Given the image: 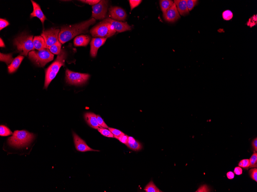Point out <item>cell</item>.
<instances>
[{
    "label": "cell",
    "mask_w": 257,
    "mask_h": 192,
    "mask_svg": "<svg viewBox=\"0 0 257 192\" xmlns=\"http://www.w3.org/2000/svg\"><path fill=\"white\" fill-rule=\"evenodd\" d=\"M29 58L37 66L43 67L54 59V55L49 49L46 48L36 51L32 50L29 53Z\"/></svg>",
    "instance_id": "5"
},
{
    "label": "cell",
    "mask_w": 257,
    "mask_h": 192,
    "mask_svg": "<svg viewBox=\"0 0 257 192\" xmlns=\"http://www.w3.org/2000/svg\"><path fill=\"white\" fill-rule=\"evenodd\" d=\"M0 40H1V42H0V44H0V47H5V46L4 43L3 42V40H2L1 38L0 39Z\"/></svg>",
    "instance_id": "44"
},
{
    "label": "cell",
    "mask_w": 257,
    "mask_h": 192,
    "mask_svg": "<svg viewBox=\"0 0 257 192\" xmlns=\"http://www.w3.org/2000/svg\"><path fill=\"white\" fill-rule=\"evenodd\" d=\"M226 175L228 178L230 180L233 179L235 178V173L232 171L228 172V173H227Z\"/></svg>",
    "instance_id": "42"
},
{
    "label": "cell",
    "mask_w": 257,
    "mask_h": 192,
    "mask_svg": "<svg viewBox=\"0 0 257 192\" xmlns=\"http://www.w3.org/2000/svg\"><path fill=\"white\" fill-rule=\"evenodd\" d=\"M74 143L76 150L80 152L89 151L99 152V150H94L87 145L86 143L83 139L80 138L77 134L73 132Z\"/></svg>",
    "instance_id": "12"
},
{
    "label": "cell",
    "mask_w": 257,
    "mask_h": 192,
    "mask_svg": "<svg viewBox=\"0 0 257 192\" xmlns=\"http://www.w3.org/2000/svg\"><path fill=\"white\" fill-rule=\"evenodd\" d=\"M65 79L69 84L80 85L84 84L88 81L90 75L88 74L75 73L67 69L66 70Z\"/></svg>",
    "instance_id": "7"
},
{
    "label": "cell",
    "mask_w": 257,
    "mask_h": 192,
    "mask_svg": "<svg viewBox=\"0 0 257 192\" xmlns=\"http://www.w3.org/2000/svg\"><path fill=\"white\" fill-rule=\"evenodd\" d=\"M108 2L100 1L98 4L93 6L92 17L95 19H103L106 16L108 9Z\"/></svg>",
    "instance_id": "8"
},
{
    "label": "cell",
    "mask_w": 257,
    "mask_h": 192,
    "mask_svg": "<svg viewBox=\"0 0 257 192\" xmlns=\"http://www.w3.org/2000/svg\"><path fill=\"white\" fill-rule=\"evenodd\" d=\"M14 60L12 57V54H4L1 53V61L5 62L7 65L12 63Z\"/></svg>",
    "instance_id": "25"
},
{
    "label": "cell",
    "mask_w": 257,
    "mask_h": 192,
    "mask_svg": "<svg viewBox=\"0 0 257 192\" xmlns=\"http://www.w3.org/2000/svg\"><path fill=\"white\" fill-rule=\"evenodd\" d=\"M67 55L64 49L61 50V53L57 56L55 61L46 70L44 88H47L51 82L56 76L61 67L64 65Z\"/></svg>",
    "instance_id": "2"
},
{
    "label": "cell",
    "mask_w": 257,
    "mask_h": 192,
    "mask_svg": "<svg viewBox=\"0 0 257 192\" xmlns=\"http://www.w3.org/2000/svg\"><path fill=\"white\" fill-rule=\"evenodd\" d=\"M222 18L225 21H230L233 17V14L231 11L226 10L224 11L222 14Z\"/></svg>",
    "instance_id": "29"
},
{
    "label": "cell",
    "mask_w": 257,
    "mask_h": 192,
    "mask_svg": "<svg viewBox=\"0 0 257 192\" xmlns=\"http://www.w3.org/2000/svg\"><path fill=\"white\" fill-rule=\"evenodd\" d=\"M12 134L10 130L6 126L3 125L0 126V135L1 136H8Z\"/></svg>",
    "instance_id": "27"
},
{
    "label": "cell",
    "mask_w": 257,
    "mask_h": 192,
    "mask_svg": "<svg viewBox=\"0 0 257 192\" xmlns=\"http://www.w3.org/2000/svg\"><path fill=\"white\" fill-rule=\"evenodd\" d=\"M80 1L82 2L94 6L98 4L100 1H98V0H86V1Z\"/></svg>",
    "instance_id": "39"
},
{
    "label": "cell",
    "mask_w": 257,
    "mask_h": 192,
    "mask_svg": "<svg viewBox=\"0 0 257 192\" xmlns=\"http://www.w3.org/2000/svg\"><path fill=\"white\" fill-rule=\"evenodd\" d=\"M33 37V35L23 33L14 39V45L17 47L21 55L27 56L30 52L34 50Z\"/></svg>",
    "instance_id": "4"
},
{
    "label": "cell",
    "mask_w": 257,
    "mask_h": 192,
    "mask_svg": "<svg viewBox=\"0 0 257 192\" xmlns=\"http://www.w3.org/2000/svg\"><path fill=\"white\" fill-rule=\"evenodd\" d=\"M252 146H253L254 150L255 151L257 152V138L254 139L252 142Z\"/></svg>",
    "instance_id": "41"
},
{
    "label": "cell",
    "mask_w": 257,
    "mask_h": 192,
    "mask_svg": "<svg viewBox=\"0 0 257 192\" xmlns=\"http://www.w3.org/2000/svg\"><path fill=\"white\" fill-rule=\"evenodd\" d=\"M257 15H255L250 18L247 22V25L250 27H253L257 24Z\"/></svg>",
    "instance_id": "32"
},
{
    "label": "cell",
    "mask_w": 257,
    "mask_h": 192,
    "mask_svg": "<svg viewBox=\"0 0 257 192\" xmlns=\"http://www.w3.org/2000/svg\"><path fill=\"white\" fill-rule=\"evenodd\" d=\"M107 39L101 38H95L92 39L90 44V54L92 57H96L98 49L104 44Z\"/></svg>",
    "instance_id": "14"
},
{
    "label": "cell",
    "mask_w": 257,
    "mask_h": 192,
    "mask_svg": "<svg viewBox=\"0 0 257 192\" xmlns=\"http://www.w3.org/2000/svg\"><path fill=\"white\" fill-rule=\"evenodd\" d=\"M90 37L87 35H80L75 38L74 40V45L75 46H86L90 42Z\"/></svg>",
    "instance_id": "18"
},
{
    "label": "cell",
    "mask_w": 257,
    "mask_h": 192,
    "mask_svg": "<svg viewBox=\"0 0 257 192\" xmlns=\"http://www.w3.org/2000/svg\"><path fill=\"white\" fill-rule=\"evenodd\" d=\"M198 2V1L197 0H187V6L189 11H192Z\"/></svg>",
    "instance_id": "31"
},
{
    "label": "cell",
    "mask_w": 257,
    "mask_h": 192,
    "mask_svg": "<svg viewBox=\"0 0 257 192\" xmlns=\"http://www.w3.org/2000/svg\"><path fill=\"white\" fill-rule=\"evenodd\" d=\"M60 32V30L55 29H51L43 32L41 36L45 40L47 49L59 41V34Z\"/></svg>",
    "instance_id": "9"
},
{
    "label": "cell",
    "mask_w": 257,
    "mask_h": 192,
    "mask_svg": "<svg viewBox=\"0 0 257 192\" xmlns=\"http://www.w3.org/2000/svg\"><path fill=\"white\" fill-rule=\"evenodd\" d=\"M174 4L179 14L182 16H185L189 14L188 9L187 6V0H174Z\"/></svg>",
    "instance_id": "16"
},
{
    "label": "cell",
    "mask_w": 257,
    "mask_h": 192,
    "mask_svg": "<svg viewBox=\"0 0 257 192\" xmlns=\"http://www.w3.org/2000/svg\"><path fill=\"white\" fill-rule=\"evenodd\" d=\"M249 174L252 179L257 182V169L256 168H252L250 170Z\"/></svg>",
    "instance_id": "34"
},
{
    "label": "cell",
    "mask_w": 257,
    "mask_h": 192,
    "mask_svg": "<svg viewBox=\"0 0 257 192\" xmlns=\"http://www.w3.org/2000/svg\"><path fill=\"white\" fill-rule=\"evenodd\" d=\"M61 44L59 41H58L55 44H54L50 47H49L48 49L52 53L55 54V55H59L61 51Z\"/></svg>",
    "instance_id": "23"
},
{
    "label": "cell",
    "mask_w": 257,
    "mask_h": 192,
    "mask_svg": "<svg viewBox=\"0 0 257 192\" xmlns=\"http://www.w3.org/2000/svg\"><path fill=\"white\" fill-rule=\"evenodd\" d=\"M31 2H32V5L33 6V11L30 15L31 18L34 17L38 18L42 24H44V21L46 19V17L41 10L40 6L35 2L33 1H31Z\"/></svg>",
    "instance_id": "17"
},
{
    "label": "cell",
    "mask_w": 257,
    "mask_h": 192,
    "mask_svg": "<svg viewBox=\"0 0 257 192\" xmlns=\"http://www.w3.org/2000/svg\"><path fill=\"white\" fill-rule=\"evenodd\" d=\"M90 32L94 37L107 39L114 35L116 31L111 24L103 21L93 27Z\"/></svg>",
    "instance_id": "6"
},
{
    "label": "cell",
    "mask_w": 257,
    "mask_h": 192,
    "mask_svg": "<svg viewBox=\"0 0 257 192\" xmlns=\"http://www.w3.org/2000/svg\"><path fill=\"white\" fill-rule=\"evenodd\" d=\"M249 168H257V153L254 151L250 160Z\"/></svg>",
    "instance_id": "26"
},
{
    "label": "cell",
    "mask_w": 257,
    "mask_h": 192,
    "mask_svg": "<svg viewBox=\"0 0 257 192\" xmlns=\"http://www.w3.org/2000/svg\"><path fill=\"white\" fill-rule=\"evenodd\" d=\"M24 57L22 56H19L13 60L10 65L8 66V72L10 73H14L19 68L20 65L23 60Z\"/></svg>",
    "instance_id": "19"
},
{
    "label": "cell",
    "mask_w": 257,
    "mask_h": 192,
    "mask_svg": "<svg viewBox=\"0 0 257 192\" xmlns=\"http://www.w3.org/2000/svg\"><path fill=\"white\" fill-rule=\"evenodd\" d=\"M33 44L34 48L37 50L47 48L45 40L42 36H35L33 39Z\"/></svg>",
    "instance_id": "20"
},
{
    "label": "cell",
    "mask_w": 257,
    "mask_h": 192,
    "mask_svg": "<svg viewBox=\"0 0 257 192\" xmlns=\"http://www.w3.org/2000/svg\"><path fill=\"white\" fill-rule=\"evenodd\" d=\"M234 173L238 175H241L243 173V170L240 167H236L234 170Z\"/></svg>",
    "instance_id": "40"
},
{
    "label": "cell",
    "mask_w": 257,
    "mask_h": 192,
    "mask_svg": "<svg viewBox=\"0 0 257 192\" xmlns=\"http://www.w3.org/2000/svg\"><path fill=\"white\" fill-rule=\"evenodd\" d=\"M206 186H202L196 192H204V190L205 189L207 190V192H208L209 190L208 188H206Z\"/></svg>",
    "instance_id": "43"
},
{
    "label": "cell",
    "mask_w": 257,
    "mask_h": 192,
    "mask_svg": "<svg viewBox=\"0 0 257 192\" xmlns=\"http://www.w3.org/2000/svg\"><path fill=\"white\" fill-rule=\"evenodd\" d=\"M95 22L94 18L73 25L64 26L59 34V40L62 44L71 40L77 35L88 32L89 27Z\"/></svg>",
    "instance_id": "1"
},
{
    "label": "cell",
    "mask_w": 257,
    "mask_h": 192,
    "mask_svg": "<svg viewBox=\"0 0 257 192\" xmlns=\"http://www.w3.org/2000/svg\"><path fill=\"white\" fill-rule=\"evenodd\" d=\"M34 134L26 130H16L8 140V143L12 147L20 148L29 145L33 140Z\"/></svg>",
    "instance_id": "3"
},
{
    "label": "cell",
    "mask_w": 257,
    "mask_h": 192,
    "mask_svg": "<svg viewBox=\"0 0 257 192\" xmlns=\"http://www.w3.org/2000/svg\"><path fill=\"white\" fill-rule=\"evenodd\" d=\"M144 190L146 192H162L159 190L154 182L151 180L146 186L145 187Z\"/></svg>",
    "instance_id": "24"
},
{
    "label": "cell",
    "mask_w": 257,
    "mask_h": 192,
    "mask_svg": "<svg viewBox=\"0 0 257 192\" xmlns=\"http://www.w3.org/2000/svg\"><path fill=\"white\" fill-rule=\"evenodd\" d=\"M97 117L98 124H99L100 127L102 128L108 129L109 128L108 126L106 124H105L104 121L103 119H102L101 117H100L99 115H97Z\"/></svg>",
    "instance_id": "37"
},
{
    "label": "cell",
    "mask_w": 257,
    "mask_h": 192,
    "mask_svg": "<svg viewBox=\"0 0 257 192\" xmlns=\"http://www.w3.org/2000/svg\"><path fill=\"white\" fill-rule=\"evenodd\" d=\"M84 117L87 124L90 127L95 129L101 127L98 124L97 115L95 113L91 112L85 113Z\"/></svg>",
    "instance_id": "15"
},
{
    "label": "cell",
    "mask_w": 257,
    "mask_h": 192,
    "mask_svg": "<svg viewBox=\"0 0 257 192\" xmlns=\"http://www.w3.org/2000/svg\"><path fill=\"white\" fill-rule=\"evenodd\" d=\"M104 22L109 23L112 25L116 31L118 32H122L125 31L131 30V27L127 22H123L108 18L103 21Z\"/></svg>",
    "instance_id": "13"
},
{
    "label": "cell",
    "mask_w": 257,
    "mask_h": 192,
    "mask_svg": "<svg viewBox=\"0 0 257 192\" xmlns=\"http://www.w3.org/2000/svg\"><path fill=\"white\" fill-rule=\"evenodd\" d=\"M99 132L102 135L105 136V137L114 138V136L113 134L112 133L111 131L109 130L106 129V128L100 127L98 129Z\"/></svg>",
    "instance_id": "28"
},
{
    "label": "cell",
    "mask_w": 257,
    "mask_h": 192,
    "mask_svg": "<svg viewBox=\"0 0 257 192\" xmlns=\"http://www.w3.org/2000/svg\"><path fill=\"white\" fill-rule=\"evenodd\" d=\"M128 1H129L131 11H132L134 8L139 6L142 1H141V0H134V1L129 0Z\"/></svg>",
    "instance_id": "35"
},
{
    "label": "cell",
    "mask_w": 257,
    "mask_h": 192,
    "mask_svg": "<svg viewBox=\"0 0 257 192\" xmlns=\"http://www.w3.org/2000/svg\"><path fill=\"white\" fill-rule=\"evenodd\" d=\"M128 136L126 135H123L119 137H114V138L121 142L122 143L127 145Z\"/></svg>",
    "instance_id": "33"
},
{
    "label": "cell",
    "mask_w": 257,
    "mask_h": 192,
    "mask_svg": "<svg viewBox=\"0 0 257 192\" xmlns=\"http://www.w3.org/2000/svg\"><path fill=\"white\" fill-rule=\"evenodd\" d=\"M128 148L134 151H139L142 149V145L138 141L132 137L128 136L127 145Z\"/></svg>",
    "instance_id": "21"
},
{
    "label": "cell",
    "mask_w": 257,
    "mask_h": 192,
    "mask_svg": "<svg viewBox=\"0 0 257 192\" xmlns=\"http://www.w3.org/2000/svg\"><path fill=\"white\" fill-rule=\"evenodd\" d=\"M0 22H1V27H0V30H2V29L4 28L8 25H9V22L6 20L1 19L0 20Z\"/></svg>",
    "instance_id": "38"
},
{
    "label": "cell",
    "mask_w": 257,
    "mask_h": 192,
    "mask_svg": "<svg viewBox=\"0 0 257 192\" xmlns=\"http://www.w3.org/2000/svg\"><path fill=\"white\" fill-rule=\"evenodd\" d=\"M163 16L165 20L171 23L176 22L181 18L180 14L174 3L167 11L163 13Z\"/></svg>",
    "instance_id": "11"
},
{
    "label": "cell",
    "mask_w": 257,
    "mask_h": 192,
    "mask_svg": "<svg viewBox=\"0 0 257 192\" xmlns=\"http://www.w3.org/2000/svg\"><path fill=\"white\" fill-rule=\"evenodd\" d=\"M250 165V161L249 159H244L241 160L238 164L239 167L245 169H248L249 168Z\"/></svg>",
    "instance_id": "30"
},
{
    "label": "cell",
    "mask_w": 257,
    "mask_h": 192,
    "mask_svg": "<svg viewBox=\"0 0 257 192\" xmlns=\"http://www.w3.org/2000/svg\"><path fill=\"white\" fill-rule=\"evenodd\" d=\"M174 2L171 0H161L159 1L160 6L163 13L167 11L174 4Z\"/></svg>",
    "instance_id": "22"
},
{
    "label": "cell",
    "mask_w": 257,
    "mask_h": 192,
    "mask_svg": "<svg viewBox=\"0 0 257 192\" xmlns=\"http://www.w3.org/2000/svg\"><path fill=\"white\" fill-rule=\"evenodd\" d=\"M109 130L111 131L112 134H113L114 137H119V136L123 135L125 134L123 132L119 130L114 129V128L109 127Z\"/></svg>",
    "instance_id": "36"
},
{
    "label": "cell",
    "mask_w": 257,
    "mask_h": 192,
    "mask_svg": "<svg viewBox=\"0 0 257 192\" xmlns=\"http://www.w3.org/2000/svg\"><path fill=\"white\" fill-rule=\"evenodd\" d=\"M109 14L111 19L118 21H124L127 15L124 10L118 7L111 6L109 9Z\"/></svg>",
    "instance_id": "10"
}]
</instances>
